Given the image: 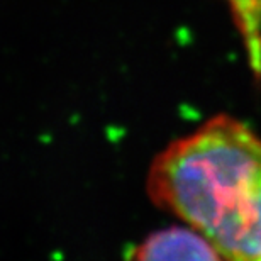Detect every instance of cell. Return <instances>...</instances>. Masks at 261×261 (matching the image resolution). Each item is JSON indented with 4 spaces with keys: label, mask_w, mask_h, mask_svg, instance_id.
<instances>
[{
    "label": "cell",
    "mask_w": 261,
    "mask_h": 261,
    "mask_svg": "<svg viewBox=\"0 0 261 261\" xmlns=\"http://www.w3.org/2000/svg\"><path fill=\"white\" fill-rule=\"evenodd\" d=\"M146 190L224 261H261V136L246 122L217 114L171 141L151 163Z\"/></svg>",
    "instance_id": "6da1fadb"
},
{
    "label": "cell",
    "mask_w": 261,
    "mask_h": 261,
    "mask_svg": "<svg viewBox=\"0 0 261 261\" xmlns=\"http://www.w3.org/2000/svg\"><path fill=\"white\" fill-rule=\"evenodd\" d=\"M129 261H224L205 236L189 226H171L146 236Z\"/></svg>",
    "instance_id": "7a4b0ae2"
},
{
    "label": "cell",
    "mask_w": 261,
    "mask_h": 261,
    "mask_svg": "<svg viewBox=\"0 0 261 261\" xmlns=\"http://www.w3.org/2000/svg\"><path fill=\"white\" fill-rule=\"evenodd\" d=\"M246 51L253 75L261 80V0H222Z\"/></svg>",
    "instance_id": "3957f363"
}]
</instances>
